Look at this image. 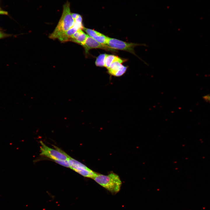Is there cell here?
Wrapping results in <instances>:
<instances>
[{"label":"cell","instance_id":"6da1fadb","mask_svg":"<svg viewBox=\"0 0 210 210\" xmlns=\"http://www.w3.org/2000/svg\"><path fill=\"white\" fill-rule=\"evenodd\" d=\"M74 22L70 11V3L67 1L63 5L62 14L58 24L49 38L52 39H58L73 26Z\"/></svg>","mask_w":210,"mask_h":210},{"label":"cell","instance_id":"7a4b0ae2","mask_svg":"<svg viewBox=\"0 0 210 210\" xmlns=\"http://www.w3.org/2000/svg\"><path fill=\"white\" fill-rule=\"evenodd\" d=\"M93 179L112 194L117 193L120 189L121 181L119 176L114 173L107 175L97 173Z\"/></svg>","mask_w":210,"mask_h":210},{"label":"cell","instance_id":"3957f363","mask_svg":"<svg viewBox=\"0 0 210 210\" xmlns=\"http://www.w3.org/2000/svg\"><path fill=\"white\" fill-rule=\"evenodd\" d=\"M113 49H117L128 52L135 55L140 59L145 64H147L140 58L136 54L134 48L137 46H147L145 44H139L132 43H127L115 38H108L106 45Z\"/></svg>","mask_w":210,"mask_h":210},{"label":"cell","instance_id":"277c9868","mask_svg":"<svg viewBox=\"0 0 210 210\" xmlns=\"http://www.w3.org/2000/svg\"><path fill=\"white\" fill-rule=\"evenodd\" d=\"M40 155L52 159L54 161L57 160H67L70 156L64 152L57 147L55 149L48 147L42 141H40Z\"/></svg>","mask_w":210,"mask_h":210},{"label":"cell","instance_id":"5b68a950","mask_svg":"<svg viewBox=\"0 0 210 210\" xmlns=\"http://www.w3.org/2000/svg\"><path fill=\"white\" fill-rule=\"evenodd\" d=\"M126 61V60L122 59L119 57L107 69L108 73L110 75L116 77L123 75L125 73L128 68L127 66L122 64V63Z\"/></svg>","mask_w":210,"mask_h":210},{"label":"cell","instance_id":"8992f818","mask_svg":"<svg viewBox=\"0 0 210 210\" xmlns=\"http://www.w3.org/2000/svg\"><path fill=\"white\" fill-rule=\"evenodd\" d=\"M82 46L84 48L86 54L88 53L89 51L92 49L100 48L107 50L114 51L107 45L99 42L88 35L85 43Z\"/></svg>","mask_w":210,"mask_h":210},{"label":"cell","instance_id":"52a82bcc","mask_svg":"<svg viewBox=\"0 0 210 210\" xmlns=\"http://www.w3.org/2000/svg\"><path fill=\"white\" fill-rule=\"evenodd\" d=\"M84 27L82 23L76 22L74 21L73 26L60 36L58 39L62 42L69 41L71 37L77 31L83 29Z\"/></svg>","mask_w":210,"mask_h":210},{"label":"cell","instance_id":"ba28073f","mask_svg":"<svg viewBox=\"0 0 210 210\" xmlns=\"http://www.w3.org/2000/svg\"><path fill=\"white\" fill-rule=\"evenodd\" d=\"M87 34L99 42L106 45L108 37L94 30L84 27L83 29Z\"/></svg>","mask_w":210,"mask_h":210},{"label":"cell","instance_id":"9c48e42d","mask_svg":"<svg viewBox=\"0 0 210 210\" xmlns=\"http://www.w3.org/2000/svg\"><path fill=\"white\" fill-rule=\"evenodd\" d=\"M88 35L85 33L82 29L75 32L71 37L69 41L74 42L83 46L85 43Z\"/></svg>","mask_w":210,"mask_h":210},{"label":"cell","instance_id":"30bf717a","mask_svg":"<svg viewBox=\"0 0 210 210\" xmlns=\"http://www.w3.org/2000/svg\"><path fill=\"white\" fill-rule=\"evenodd\" d=\"M118 57L113 55L106 54L104 61V67H106L107 69L108 68L111 64L116 60Z\"/></svg>","mask_w":210,"mask_h":210},{"label":"cell","instance_id":"8fae6325","mask_svg":"<svg viewBox=\"0 0 210 210\" xmlns=\"http://www.w3.org/2000/svg\"><path fill=\"white\" fill-rule=\"evenodd\" d=\"M107 54H100L97 58L95 64L98 66H104V61Z\"/></svg>","mask_w":210,"mask_h":210},{"label":"cell","instance_id":"7c38bea8","mask_svg":"<svg viewBox=\"0 0 210 210\" xmlns=\"http://www.w3.org/2000/svg\"><path fill=\"white\" fill-rule=\"evenodd\" d=\"M64 167L70 168V165L68 160H57L54 161Z\"/></svg>","mask_w":210,"mask_h":210},{"label":"cell","instance_id":"4fadbf2b","mask_svg":"<svg viewBox=\"0 0 210 210\" xmlns=\"http://www.w3.org/2000/svg\"><path fill=\"white\" fill-rule=\"evenodd\" d=\"M12 36L11 34H6L0 30V39Z\"/></svg>","mask_w":210,"mask_h":210},{"label":"cell","instance_id":"5bb4252c","mask_svg":"<svg viewBox=\"0 0 210 210\" xmlns=\"http://www.w3.org/2000/svg\"><path fill=\"white\" fill-rule=\"evenodd\" d=\"M0 15H8V13L7 11L3 10L0 7Z\"/></svg>","mask_w":210,"mask_h":210},{"label":"cell","instance_id":"9a60e30c","mask_svg":"<svg viewBox=\"0 0 210 210\" xmlns=\"http://www.w3.org/2000/svg\"><path fill=\"white\" fill-rule=\"evenodd\" d=\"M203 98L205 101L210 102V95H208L205 96L203 97Z\"/></svg>","mask_w":210,"mask_h":210},{"label":"cell","instance_id":"2e32d148","mask_svg":"<svg viewBox=\"0 0 210 210\" xmlns=\"http://www.w3.org/2000/svg\"></svg>","mask_w":210,"mask_h":210}]
</instances>
